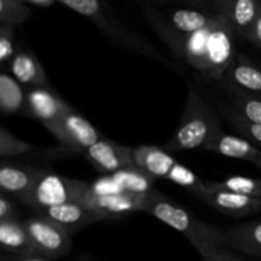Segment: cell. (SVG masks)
I'll return each mask as SVG.
<instances>
[{
    "instance_id": "cell-16",
    "label": "cell",
    "mask_w": 261,
    "mask_h": 261,
    "mask_svg": "<svg viewBox=\"0 0 261 261\" xmlns=\"http://www.w3.org/2000/svg\"><path fill=\"white\" fill-rule=\"evenodd\" d=\"M9 69L10 74L22 86L28 87V88H35V87L51 88L42 64L40 63L37 56L31 51L15 53L9 63Z\"/></svg>"
},
{
    "instance_id": "cell-13",
    "label": "cell",
    "mask_w": 261,
    "mask_h": 261,
    "mask_svg": "<svg viewBox=\"0 0 261 261\" xmlns=\"http://www.w3.org/2000/svg\"><path fill=\"white\" fill-rule=\"evenodd\" d=\"M38 213L43 214L47 218L53 219L54 222L60 224L71 236L81 229L91 226V224L97 223L99 221H106V218L101 216L98 212L88 208L82 203H75V201L53 206V208L45 209V211L38 212Z\"/></svg>"
},
{
    "instance_id": "cell-34",
    "label": "cell",
    "mask_w": 261,
    "mask_h": 261,
    "mask_svg": "<svg viewBox=\"0 0 261 261\" xmlns=\"http://www.w3.org/2000/svg\"><path fill=\"white\" fill-rule=\"evenodd\" d=\"M2 261H54L48 257L41 256V255H23V256H14V255L4 254L2 256Z\"/></svg>"
},
{
    "instance_id": "cell-15",
    "label": "cell",
    "mask_w": 261,
    "mask_h": 261,
    "mask_svg": "<svg viewBox=\"0 0 261 261\" xmlns=\"http://www.w3.org/2000/svg\"><path fill=\"white\" fill-rule=\"evenodd\" d=\"M221 83L261 96V68L249 56L239 54L232 61Z\"/></svg>"
},
{
    "instance_id": "cell-5",
    "label": "cell",
    "mask_w": 261,
    "mask_h": 261,
    "mask_svg": "<svg viewBox=\"0 0 261 261\" xmlns=\"http://www.w3.org/2000/svg\"><path fill=\"white\" fill-rule=\"evenodd\" d=\"M36 255L58 259L71 250V234L65 228L43 214L31 217L24 221Z\"/></svg>"
},
{
    "instance_id": "cell-18",
    "label": "cell",
    "mask_w": 261,
    "mask_h": 261,
    "mask_svg": "<svg viewBox=\"0 0 261 261\" xmlns=\"http://www.w3.org/2000/svg\"><path fill=\"white\" fill-rule=\"evenodd\" d=\"M227 246L261 257V221H250L232 226L224 231Z\"/></svg>"
},
{
    "instance_id": "cell-14",
    "label": "cell",
    "mask_w": 261,
    "mask_h": 261,
    "mask_svg": "<svg viewBox=\"0 0 261 261\" xmlns=\"http://www.w3.org/2000/svg\"><path fill=\"white\" fill-rule=\"evenodd\" d=\"M204 150L252 163L261 170V149L254 143L240 135H232L221 132L209 142Z\"/></svg>"
},
{
    "instance_id": "cell-9",
    "label": "cell",
    "mask_w": 261,
    "mask_h": 261,
    "mask_svg": "<svg viewBox=\"0 0 261 261\" xmlns=\"http://www.w3.org/2000/svg\"><path fill=\"white\" fill-rule=\"evenodd\" d=\"M83 155L102 175H114L122 168L135 166L133 148L112 142L105 137L88 148Z\"/></svg>"
},
{
    "instance_id": "cell-4",
    "label": "cell",
    "mask_w": 261,
    "mask_h": 261,
    "mask_svg": "<svg viewBox=\"0 0 261 261\" xmlns=\"http://www.w3.org/2000/svg\"><path fill=\"white\" fill-rule=\"evenodd\" d=\"M89 193L91 184L56 175L53 171L45 168L31 191L25 204L36 209L38 213L45 209L71 201L83 204Z\"/></svg>"
},
{
    "instance_id": "cell-3",
    "label": "cell",
    "mask_w": 261,
    "mask_h": 261,
    "mask_svg": "<svg viewBox=\"0 0 261 261\" xmlns=\"http://www.w3.org/2000/svg\"><path fill=\"white\" fill-rule=\"evenodd\" d=\"M134 165L154 178H163L186 189L198 199L203 198L206 182L200 180L193 170L178 162L172 153L157 145H139L133 148Z\"/></svg>"
},
{
    "instance_id": "cell-29",
    "label": "cell",
    "mask_w": 261,
    "mask_h": 261,
    "mask_svg": "<svg viewBox=\"0 0 261 261\" xmlns=\"http://www.w3.org/2000/svg\"><path fill=\"white\" fill-rule=\"evenodd\" d=\"M15 55L14 38H13V31L9 24L4 23L0 31V63L4 65L13 59Z\"/></svg>"
},
{
    "instance_id": "cell-28",
    "label": "cell",
    "mask_w": 261,
    "mask_h": 261,
    "mask_svg": "<svg viewBox=\"0 0 261 261\" xmlns=\"http://www.w3.org/2000/svg\"><path fill=\"white\" fill-rule=\"evenodd\" d=\"M91 191L94 195L106 196V195H119V194H126L122 191L119 184L115 181L111 175H103L101 178L91 184Z\"/></svg>"
},
{
    "instance_id": "cell-22",
    "label": "cell",
    "mask_w": 261,
    "mask_h": 261,
    "mask_svg": "<svg viewBox=\"0 0 261 261\" xmlns=\"http://www.w3.org/2000/svg\"><path fill=\"white\" fill-rule=\"evenodd\" d=\"M115 178L122 191L133 195H148L152 194L154 189V182L157 178L150 176L144 170L138 166L122 168L116 173L111 175Z\"/></svg>"
},
{
    "instance_id": "cell-10",
    "label": "cell",
    "mask_w": 261,
    "mask_h": 261,
    "mask_svg": "<svg viewBox=\"0 0 261 261\" xmlns=\"http://www.w3.org/2000/svg\"><path fill=\"white\" fill-rule=\"evenodd\" d=\"M70 107L51 88L35 87L25 91V115L38 120L46 129L58 121Z\"/></svg>"
},
{
    "instance_id": "cell-31",
    "label": "cell",
    "mask_w": 261,
    "mask_h": 261,
    "mask_svg": "<svg viewBox=\"0 0 261 261\" xmlns=\"http://www.w3.org/2000/svg\"><path fill=\"white\" fill-rule=\"evenodd\" d=\"M7 219H20V212L14 199L5 193H0V221Z\"/></svg>"
},
{
    "instance_id": "cell-19",
    "label": "cell",
    "mask_w": 261,
    "mask_h": 261,
    "mask_svg": "<svg viewBox=\"0 0 261 261\" xmlns=\"http://www.w3.org/2000/svg\"><path fill=\"white\" fill-rule=\"evenodd\" d=\"M227 94L228 105L245 120L261 125V96L219 83Z\"/></svg>"
},
{
    "instance_id": "cell-21",
    "label": "cell",
    "mask_w": 261,
    "mask_h": 261,
    "mask_svg": "<svg viewBox=\"0 0 261 261\" xmlns=\"http://www.w3.org/2000/svg\"><path fill=\"white\" fill-rule=\"evenodd\" d=\"M0 110L4 115H25V91L22 84L5 70L0 74Z\"/></svg>"
},
{
    "instance_id": "cell-30",
    "label": "cell",
    "mask_w": 261,
    "mask_h": 261,
    "mask_svg": "<svg viewBox=\"0 0 261 261\" xmlns=\"http://www.w3.org/2000/svg\"><path fill=\"white\" fill-rule=\"evenodd\" d=\"M60 2L74 12L88 18L92 17L101 7L99 0H60Z\"/></svg>"
},
{
    "instance_id": "cell-12",
    "label": "cell",
    "mask_w": 261,
    "mask_h": 261,
    "mask_svg": "<svg viewBox=\"0 0 261 261\" xmlns=\"http://www.w3.org/2000/svg\"><path fill=\"white\" fill-rule=\"evenodd\" d=\"M200 200L216 211L221 212L222 214L237 217V218L261 212V199L214 188L208 181H206V190Z\"/></svg>"
},
{
    "instance_id": "cell-33",
    "label": "cell",
    "mask_w": 261,
    "mask_h": 261,
    "mask_svg": "<svg viewBox=\"0 0 261 261\" xmlns=\"http://www.w3.org/2000/svg\"><path fill=\"white\" fill-rule=\"evenodd\" d=\"M231 257V251L226 247H218L212 252L203 256V261H229Z\"/></svg>"
},
{
    "instance_id": "cell-20",
    "label": "cell",
    "mask_w": 261,
    "mask_h": 261,
    "mask_svg": "<svg viewBox=\"0 0 261 261\" xmlns=\"http://www.w3.org/2000/svg\"><path fill=\"white\" fill-rule=\"evenodd\" d=\"M211 24L193 35L186 36L184 40L182 56H181V60L198 71L203 79L206 73V42H208Z\"/></svg>"
},
{
    "instance_id": "cell-35",
    "label": "cell",
    "mask_w": 261,
    "mask_h": 261,
    "mask_svg": "<svg viewBox=\"0 0 261 261\" xmlns=\"http://www.w3.org/2000/svg\"><path fill=\"white\" fill-rule=\"evenodd\" d=\"M229 261H244V260L240 259L239 256H236V255L232 254V252H231V257H229Z\"/></svg>"
},
{
    "instance_id": "cell-27",
    "label": "cell",
    "mask_w": 261,
    "mask_h": 261,
    "mask_svg": "<svg viewBox=\"0 0 261 261\" xmlns=\"http://www.w3.org/2000/svg\"><path fill=\"white\" fill-rule=\"evenodd\" d=\"M37 148L25 140L19 139L13 135L5 127H0V157L2 160L18 157V155H30Z\"/></svg>"
},
{
    "instance_id": "cell-24",
    "label": "cell",
    "mask_w": 261,
    "mask_h": 261,
    "mask_svg": "<svg viewBox=\"0 0 261 261\" xmlns=\"http://www.w3.org/2000/svg\"><path fill=\"white\" fill-rule=\"evenodd\" d=\"M171 22L176 32L182 36H189L203 28H206L213 20H211L204 13L198 12V10L180 9L173 13Z\"/></svg>"
},
{
    "instance_id": "cell-23",
    "label": "cell",
    "mask_w": 261,
    "mask_h": 261,
    "mask_svg": "<svg viewBox=\"0 0 261 261\" xmlns=\"http://www.w3.org/2000/svg\"><path fill=\"white\" fill-rule=\"evenodd\" d=\"M216 106L219 114L226 119V121L231 125L232 129L237 132L240 137L250 140L255 145L261 147V125L254 124L244 117L240 116L233 109L228 105V102L222 101V99H216Z\"/></svg>"
},
{
    "instance_id": "cell-36",
    "label": "cell",
    "mask_w": 261,
    "mask_h": 261,
    "mask_svg": "<svg viewBox=\"0 0 261 261\" xmlns=\"http://www.w3.org/2000/svg\"><path fill=\"white\" fill-rule=\"evenodd\" d=\"M33 2H36V3H37V4H47V3L50 2V0H33Z\"/></svg>"
},
{
    "instance_id": "cell-25",
    "label": "cell",
    "mask_w": 261,
    "mask_h": 261,
    "mask_svg": "<svg viewBox=\"0 0 261 261\" xmlns=\"http://www.w3.org/2000/svg\"><path fill=\"white\" fill-rule=\"evenodd\" d=\"M256 0H236L232 8V22L242 36L249 37L250 31L260 13Z\"/></svg>"
},
{
    "instance_id": "cell-8",
    "label": "cell",
    "mask_w": 261,
    "mask_h": 261,
    "mask_svg": "<svg viewBox=\"0 0 261 261\" xmlns=\"http://www.w3.org/2000/svg\"><path fill=\"white\" fill-rule=\"evenodd\" d=\"M45 168L22 165L15 161L2 160L0 166V189L15 200L25 204L31 191Z\"/></svg>"
},
{
    "instance_id": "cell-6",
    "label": "cell",
    "mask_w": 261,
    "mask_h": 261,
    "mask_svg": "<svg viewBox=\"0 0 261 261\" xmlns=\"http://www.w3.org/2000/svg\"><path fill=\"white\" fill-rule=\"evenodd\" d=\"M47 130L56 138L59 144L70 148L79 154H84L88 148L103 137L86 117L71 107Z\"/></svg>"
},
{
    "instance_id": "cell-11",
    "label": "cell",
    "mask_w": 261,
    "mask_h": 261,
    "mask_svg": "<svg viewBox=\"0 0 261 261\" xmlns=\"http://www.w3.org/2000/svg\"><path fill=\"white\" fill-rule=\"evenodd\" d=\"M153 193L148 194V195L119 194V195L99 196L94 195L91 191L86 200L83 201V204L88 208L98 212L106 219H117L127 216V214L137 213V212H145L147 213Z\"/></svg>"
},
{
    "instance_id": "cell-7",
    "label": "cell",
    "mask_w": 261,
    "mask_h": 261,
    "mask_svg": "<svg viewBox=\"0 0 261 261\" xmlns=\"http://www.w3.org/2000/svg\"><path fill=\"white\" fill-rule=\"evenodd\" d=\"M234 58L229 24L224 20H213L206 42V73L204 81L221 83Z\"/></svg>"
},
{
    "instance_id": "cell-2",
    "label": "cell",
    "mask_w": 261,
    "mask_h": 261,
    "mask_svg": "<svg viewBox=\"0 0 261 261\" xmlns=\"http://www.w3.org/2000/svg\"><path fill=\"white\" fill-rule=\"evenodd\" d=\"M147 213L182 233L200 254L205 256L218 247H227L223 229L196 218L181 204L155 190L150 198Z\"/></svg>"
},
{
    "instance_id": "cell-26",
    "label": "cell",
    "mask_w": 261,
    "mask_h": 261,
    "mask_svg": "<svg viewBox=\"0 0 261 261\" xmlns=\"http://www.w3.org/2000/svg\"><path fill=\"white\" fill-rule=\"evenodd\" d=\"M212 186L224 190L233 191L241 195L261 199V178L246 177V176H231L223 181H208Z\"/></svg>"
},
{
    "instance_id": "cell-1",
    "label": "cell",
    "mask_w": 261,
    "mask_h": 261,
    "mask_svg": "<svg viewBox=\"0 0 261 261\" xmlns=\"http://www.w3.org/2000/svg\"><path fill=\"white\" fill-rule=\"evenodd\" d=\"M222 130L217 111L195 83L188 84V97L182 119L175 134L167 140L163 149L170 153L205 149Z\"/></svg>"
},
{
    "instance_id": "cell-17",
    "label": "cell",
    "mask_w": 261,
    "mask_h": 261,
    "mask_svg": "<svg viewBox=\"0 0 261 261\" xmlns=\"http://www.w3.org/2000/svg\"><path fill=\"white\" fill-rule=\"evenodd\" d=\"M0 246L7 255H36L24 221L20 219L0 221Z\"/></svg>"
},
{
    "instance_id": "cell-32",
    "label": "cell",
    "mask_w": 261,
    "mask_h": 261,
    "mask_svg": "<svg viewBox=\"0 0 261 261\" xmlns=\"http://www.w3.org/2000/svg\"><path fill=\"white\" fill-rule=\"evenodd\" d=\"M247 40L251 41L255 46L261 51V10L257 15L256 20H255L254 25H252L251 31H250V35L247 37Z\"/></svg>"
}]
</instances>
